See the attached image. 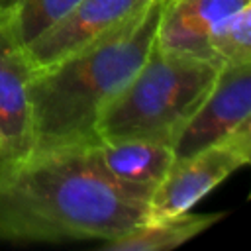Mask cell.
Here are the masks:
<instances>
[{"label":"cell","mask_w":251,"mask_h":251,"mask_svg":"<svg viewBox=\"0 0 251 251\" xmlns=\"http://www.w3.org/2000/svg\"><path fill=\"white\" fill-rule=\"evenodd\" d=\"M96 141L0 159V241H108L145 220L153 188L110 175Z\"/></svg>","instance_id":"cell-1"},{"label":"cell","mask_w":251,"mask_h":251,"mask_svg":"<svg viewBox=\"0 0 251 251\" xmlns=\"http://www.w3.org/2000/svg\"><path fill=\"white\" fill-rule=\"evenodd\" d=\"M165 4L167 0H151L88 47L31 75L33 151L96 141L94 124L143 65Z\"/></svg>","instance_id":"cell-2"},{"label":"cell","mask_w":251,"mask_h":251,"mask_svg":"<svg viewBox=\"0 0 251 251\" xmlns=\"http://www.w3.org/2000/svg\"><path fill=\"white\" fill-rule=\"evenodd\" d=\"M222 63L165 51L153 43L129 82L102 108L96 139H143L175 145L214 86Z\"/></svg>","instance_id":"cell-3"},{"label":"cell","mask_w":251,"mask_h":251,"mask_svg":"<svg viewBox=\"0 0 251 251\" xmlns=\"http://www.w3.org/2000/svg\"><path fill=\"white\" fill-rule=\"evenodd\" d=\"M251 161V124L237 127L198 153L175 159L163 180L151 190L145 220L171 218L202 200L231 173ZM143 220V222H145Z\"/></svg>","instance_id":"cell-4"},{"label":"cell","mask_w":251,"mask_h":251,"mask_svg":"<svg viewBox=\"0 0 251 251\" xmlns=\"http://www.w3.org/2000/svg\"><path fill=\"white\" fill-rule=\"evenodd\" d=\"M151 0H78L57 22L25 43L31 75L88 47L143 10Z\"/></svg>","instance_id":"cell-5"},{"label":"cell","mask_w":251,"mask_h":251,"mask_svg":"<svg viewBox=\"0 0 251 251\" xmlns=\"http://www.w3.org/2000/svg\"><path fill=\"white\" fill-rule=\"evenodd\" d=\"M31 67L25 43L10 8L0 6V137L4 161H20L33 151Z\"/></svg>","instance_id":"cell-6"},{"label":"cell","mask_w":251,"mask_h":251,"mask_svg":"<svg viewBox=\"0 0 251 251\" xmlns=\"http://www.w3.org/2000/svg\"><path fill=\"white\" fill-rule=\"evenodd\" d=\"M245 124H251V63L222 65L208 96L173 145L175 159L190 157Z\"/></svg>","instance_id":"cell-7"},{"label":"cell","mask_w":251,"mask_h":251,"mask_svg":"<svg viewBox=\"0 0 251 251\" xmlns=\"http://www.w3.org/2000/svg\"><path fill=\"white\" fill-rule=\"evenodd\" d=\"M247 4L251 0H167L155 43L165 51L218 61L210 51L212 31L226 16Z\"/></svg>","instance_id":"cell-8"},{"label":"cell","mask_w":251,"mask_h":251,"mask_svg":"<svg viewBox=\"0 0 251 251\" xmlns=\"http://www.w3.org/2000/svg\"><path fill=\"white\" fill-rule=\"evenodd\" d=\"M102 165L118 180L155 188L175 161L171 145L143 139L96 141Z\"/></svg>","instance_id":"cell-9"},{"label":"cell","mask_w":251,"mask_h":251,"mask_svg":"<svg viewBox=\"0 0 251 251\" xmlns=\"http://www.w3.org/2000/svg\"><path fill=\"white\" fill-rule=\"evenodd\" d=\"M226 214H192L182 212L171 218L145 220L122 235L102 243L108 251H167L182 245L184 241L206 231Z\"/></svg>","instance_id":"cell-10"},{"label":"cell","mask_w":251,"mask_h":251,"mask_svg":"<svg viewBox=\"0 0 251 251\" xmlns=\"http://www.w3.org/2000/svg\"><path fill=\"white\" fill-rule=\"evenodd\" d=\"M210 51L222 65L251 63V4L216 25L210 35Z\"/></svg>","instance_id":"cell-11"},{"label":"cell","mask_w":251,"mask_h":251,"mask_svg":"<svg viewBox=\"0 0 251 251\" xmlns=\"http://www.w3.org/2000/svg\"><path fill=\"white\" fill-rule=\"evenodd\" d=\"M78 0H0V6L12 10L24 43L39 35L57 22Z\"/></svg>","instance_id":"cell-12"},{"label":"cell","mask_w":251,"mask_h":251,"mask_svg":"<svg viewBox=\"0 0 251 251\" xmlns=\"http://www.w3.org/2000/svg\"><path fill=\"white\" fill-rule=\"evenodd\" d=\"M0 157H2V137H0Z\"/></svg>","instance_id":"cell-13"}]
</instances>
